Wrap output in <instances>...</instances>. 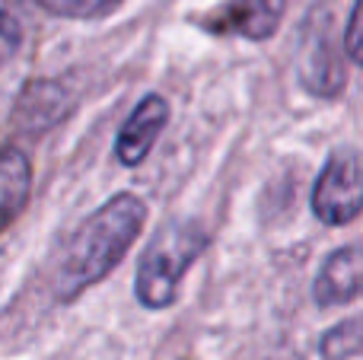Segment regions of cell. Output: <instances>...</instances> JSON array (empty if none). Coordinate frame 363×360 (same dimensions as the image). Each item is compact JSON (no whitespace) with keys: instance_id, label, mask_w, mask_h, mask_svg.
<instances>
[{"instance_id":"obj_1","label":"cell","mask_w":363,"mask_h":360,"mask_svg":"<svg viewBox=\"0 0 363 360\" xmlns=\"http://www.w3.org/2000/svg\"><path fill=\"white\" fill-rule=\"evenodd\" d=\"M144 227L147 204L131 191L108 198L89 217H83V223L67 236L57 255L55 297L61 303H74L83 291L106 281L125 261Z\"/></svg>"},{"instance_id":"obj_2","label":"cell","mask_w":363,"mask_h":360,"mask_svg":"<svg viewBox=\"0 0 363 360\" xmlns=\"http://www.w3.org/2000/svg\"><path fill=\"white\" fill-rule=\"evenodd\" d=\"M211 246V233L198 220H172L160 230L138 261L134 297L147 310H169L188 268Z\"/></svg>"},{"instance_id":"obj_3","label":"cell","mask_w":363,"mask_h":360,"mask_svg":"<svg viewBox=\"0 0 363 360\" xmlns=\"http://www.w3.org/2000/svg\"><path fill=\"white\" fill-rule=\"evenodd\" d=\"M360 179V157L354 150H335L328 157L313 185V214L325 227H345V223L357 220L363 208Z\"/></svg>"},{"instance_id":"obj_4","label":"cell","mask_w":363,"mask_h":360,"mask_svg":"<svg viewBox=\"0 0 363 360\" xmlns=\"http://www.w3.org/2000/svg\"><path fill=\"white\" fill-rule=\"evenodd\" d=\"M296 74H300V83L306 86V93L319 96V99H335V96L345 93V55L338 51V42L332 38V29L319 13H313L300 32Z\"/></svg>"},{"instance_id":"obj_5","label":"cell","mask_w":363,"mask_h":360,"mask_svg":"<svg viewBox=\"0 0 363 360\" xmlns=\"http://www.w3.org/2000/svg\"><path fill=\"white\" fill-rule=\"evenodd\" d=\"M287 0H226L204 19V29L213 35H239L249 42H264L277 32Z\"/></svg>"},{"instance_id":"obj_6","label":"cell","mask_w":363,"mask_h":360,"mask_svg":"<svg viewBox=\"0 0 363 360\" xmlns=\"http://www.w3.org/2000/svg\"><path fill=\"white\" fill-rule=\"evenodd\" d=\"M166 125H169V102L160 93H147L134 106V112L125 118L118 137H115V157H118V163L121 166L144 163Z\"/></svg>"},{"instance_id":"obj_7","label":"cell","mask_w":363,"mask_h":360,"mask_svg":"<svg viewBox=\"0 0 363 360\" xmlns=\"http://www.w3.org/2000/svg\"><path fill=\"white\" fill-rule=\"evenodd\" d=\"M74 112V96L57 80H32L23 86L13 108V128L19 134H45Z\"/></svg>"},{"instance_id":"obj_8","label":"cell","mask_w":363,"mask_h":360,"mask_svg":"<svg viewBox=\"0 0 363 360\" xmlns=\"http://www.w3.org/2000/svg\"><path fill=\"white\" fill-rule=\"evenodd\" d=\"M360 293V252L357 246H341L319 268V278L313 287V300L322 310L354 303Z\"/></svg>"},{"instance_id":"obj_9","label":"cell","mask_w":363,"mask_h":360,"mask_svg":"<svg viewBox=\"0 0 363 360\" xmlns=\"http://www.w3.org/2000/svg\"><path fill=\"white\" fill-rule=\"evenodd\" d=\"M32 191V163L19 147L0 150V236L26 210Z\"/></svg>"},{"instance_id":"obj_10","label":"cell","mask_w":363,"mask_h":360,"mask_svg":"<svg viewBox=\"0 0 363 360\" xmlns=\"http://www.w3.org/2000/svg\"><path fill=\"white\" fill-rule=\"evenodd\" d=\"M29 10L26 0H0V64L13 61L29 38Z\"/></svg>"},{"instance_id":"obj_11","label":"cell","mask_w":363,"mask_h":360,"mask_svg":"<svg viewBox=\"0 0 363 360\" xmlns=\"http://www.w3.org/2000/svg\"><path fill=\"white\" fill-rule=\"evenodd\" d=\"M360 354V319L351 316L325 332L322 338V357L325 360H354Z\"/></svg>"},{"instance_id":"obj_12","label":"cell","mask_w":363,"mask_h":360,"mask_svg":"<svg viewBox=\"0 0 363 360\" xmlns=\"http://www.w3.org/2000/svg\"><path fill=\"white\" fill-rule=\"evenodd\" d=\"M42 10L61 19H106L121 6V0H35Z\"/></svg>"},{"instance_id":"obj_13","label":"cell","mask_w":363,"mask_h":360,"mask_svg":"<svg viewBox=\"0 0 363 360\" xmlns=\"http://www.w3.org/2000/svg\"><path fill=\"white\" fill-rule=\"evenodd\" d=\"M345 55L354 64L363 61V45H360V0L351 4V16H347V32H345Z\"/></svg>"}]
</instances>
